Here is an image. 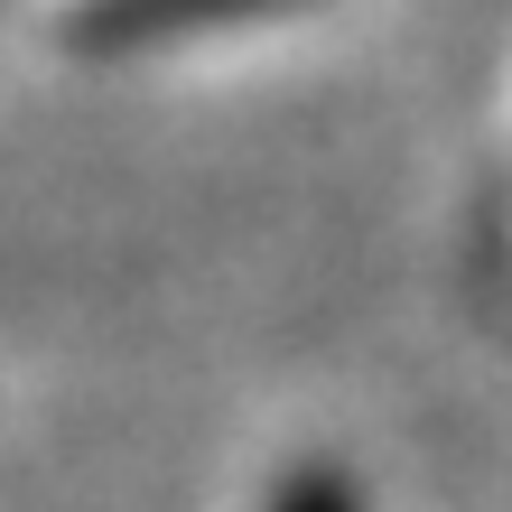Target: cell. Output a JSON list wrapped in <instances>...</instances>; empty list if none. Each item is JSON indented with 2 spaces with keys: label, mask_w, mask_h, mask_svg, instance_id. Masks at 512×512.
Returning <instances> with one entry per match:
<instances>
[{
  "label": "cell",
  "mask_w": 512,
  "mask_h": 512,
  "mask_svg": "<svg viewBox=\"0 0 512 512\" xmlns=\"http://www.w3.org/2000/svg\"><path fill=\"white\" fill-rule=\"evenodd\" d=\"M280 512H354V494L336 485V475H298V485L280 494Z\"/></svg>",
  "instance_id": "6da1fadb"
}]
</instances>
